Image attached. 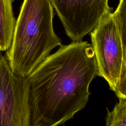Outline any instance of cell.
<instances>
[{"mask_svg": "<svg viewBox=\"0 0 126 126\" xmlns=\"http://www.w3.org/2000/svg\"><path fill=\"white\" fill-rule=\"evenodd\" d=\"M97 75L92 45L86 41L61 45L27 77L31 126H58L87 104Z\"/></svg>", "mask_w": 126, "mask_h": 126, "instance_id": "cell-1", "label": "cell"}, {"mask_svg": "<svg viewBox=\"0 0 126 126\" xmlns=\"http://www.w3.org/2000/svg\"><path fill=\"white\" fill-rule=\"evenodd\" d=\"M109 0H50L66 34L79 41L90 33L100 20L113 12Z\"/></svg>", "mask_w": 126, "mask_h": 126, "instance_id": "cell-5", "label": "cell"}, {"mask_svg": "<svg viewBox=\"0 0 126 126\" xmlns=\"http://www.w3.org/2000/svg\"><path fill=\"white\" fill-rule=\"evenodd\" d=\"M0 126H31L29 84L0 53Z\"/></svg>", "mask_w": 126, "mask_h": 126, "instance_id": "cell-4", "label": "cell"}, {"mask_svg": "<svg viewBox=\"0 0 126 126\" xmlns=\"http://www.w3.org/2000/svg\"><path fill=\"white\" fill-rule=\"evenodd\" d=\"M118 98L112 111L107 109L105 126H126V98Z\"/></svg>", "mask_w": 126, "mask_h": 126, "instance_id": "cell-7", "label": "cell"}, {"mask_svg": "<svg viewBox=\"0 0 126 126\" xmlns=\"http://www.w3.org/2000/svg\"><path fill=\"white\" fill-rule=\"evenodd\" d=\"M90 33L97 75L118 98H126V0H119Z\"/></svg>", "mask_w": 126, "mask_h": 126, "instance_id": "cell-3", "label": "cell"}, {"mask_svg": "<svg viewBox=\"0 0 126 126\" xmlns=\"http://www.w3.org/2000/svg\"><path fill=\"white\" fill-rule=\"evenodd\" d=\"M15 23L12 2L0 0V51H6L9 48Z\"/></svg>", "mask_w": 126, "mask_h": 126, "instance_id": "cell-6", "label": "cell"}, {"mask_svg": "<svg viewBox=\"0 0 126 126\" xmlns=\"http://www.w3.org/2000/svg\"><path fill=\"white\" fill-rule=\"evenodd\" d=\"M54 16L50 0H23L5 55L14 73L27 78L53 49L62 45L54 30Z\"/></svg>", "mask_w": 126, "mask_h": 126, "instance_id": "cell-2", "label": "cell"}, {"mask_svg": "<svg viewBox=\"0 0 126 126\" xmlns=\"http://www.w3.org/2000/svg\"><path fill=\"white\" fill-rule=\"evenodd\" d=\"M10 0L11 2H12L13 1V0Z\"/></svg>", "mask_w": 126, "mask_h": 126, "instance_id": "cell-8", "label": "cell"}]
</instances>
